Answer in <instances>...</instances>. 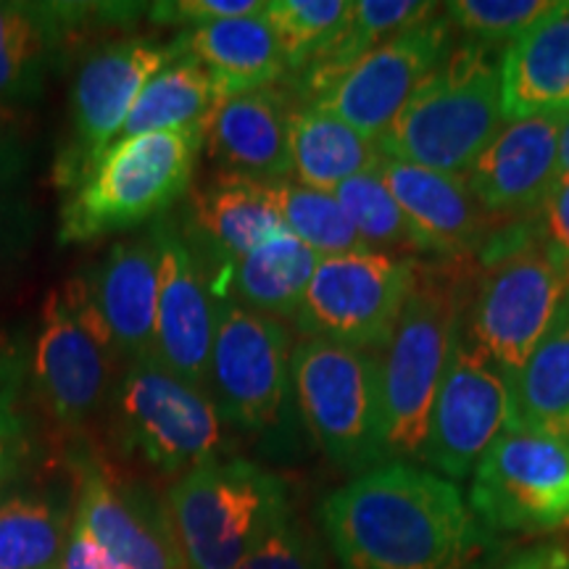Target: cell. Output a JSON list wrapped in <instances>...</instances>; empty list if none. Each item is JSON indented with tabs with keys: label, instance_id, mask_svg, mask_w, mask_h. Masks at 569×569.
Masks as SVG:
<instances>
[{
	"label": "cell",
	"instance_id": "34",
	"mask_svg": "<svg viewBox=\"0 0 569 569\" xmlns=\"http://www.w3.org/2000/svg\"><path fill=\"white\" fill-rule=\"evenodd\" d=\"M557 0H453L446 17L461 40L503 51L543 19Z\"/></svg>",
	"mask_w": 569,
	"mask_h": 569
},
{
	"label": "cell",
	"instance_id": "35",
	"mask_svg": "<svg viewBox=\"0 0 569 569\" xmlns=\"http://www.w3.org/2000/svg\"><path fill=\"white\" fill-rule=\"evenodd\" d=\"M238 569H330L319 538L296 511Z\"/></svg>",
	"mask_w": 569,
	"mask_h": 569
},
{
	"label": "cell",
	"instance_id": "13",
	"mask_svg": "<svg viewBox=\"0 0 569 569\" xmlns=\"http://www.w3.org/2000/svg\"><path fill=\"white\" fill-rule=\"evenodd\" d=\"M509 427H517V419L507 375L461 322L430 411L422 461L440 478L459 482L472 475L482 453Z\"/></svg>",
	"mask_w": 569,
	"mask_h": 569
},
{
	"label": "cell",
	"instance_id": "17",
	"mask_svg": "<svg viewBox=\"0 0 569 569\" xmlns=\"http://www.w3.org/2000/svg\"><path fill=\"white\" fill-rule=\"evenodd\" d=\"M159 238V303L153 356L193 388H209V361L217 332V298L209 274L184 243L174 213L151 222ZM209 393V390H206Z\"/></svg>",
	"mask_w": 569,
	"mask_h": 569
},
{
	"label": "cell",
	"instance_id": "43",
	"mask_svg": "<svg viewBox=\"0 0 569 569\" xmlns=\"http://www.w3.org/2000/svg\"><path fill=\"white\" fill-rule=\"evenodd\" d=\"M501 569H569V551L565 546H538V549L519 553Z\"/></svg>",
	"mask_w": 569,
	"mask_h": 569
},
{
	"label": "cell",
	"instance_id": "36",
	"mask_svg": "<svg viewBox=\"0 0 569 569\" xmlns=\"http://www.w3.org/2000/svg\"><path fill=\"white\" fill-rule=\"evenodd\" d=\"M40 232V211L19 190V184H0V280L32 251Z\"/></svg>",
	"mask_w": 569,
	"mask_h": 569
},
{
	"label": "cell",
	"instance_id": "40",
	"mask_svg": "<svg viewBox=\"0 0 569 569\" xmlns=\"http://www.w3.org/2000/svg\"><path fill=\"white\" fill-rule=\"evenodd\" d=\"M532 230L569 267V180L557 182L532 213Z\"/></svg>",
	"mask_w": 569,
	"mask_h": 569
},
{
	"label": "cell",
	"instance_id": "14",
	"mask_svg": "<svg viewBox=\"0 0 569 569\" xmlns=\"http://www.w3.org/2000/svg\"><path fill=\"white\" fill-rule=\"evenodd\" d=\"M453 40L457 32L440 6L432 17L417 21L415 27L356 59L351 67L332 77L311 103L336 113L367 138L380 140L443 61Z\"/></svg>",
	"mask_w": 569,
	"mask_h": 569
},
{
	"label": "cell",
	"instance_id": "21",
	"mask_svg": "<svg viewBox=\"0 0 569 569\" xmlns=\"http://www.w3.org/2000/svg\"><path fill=\"white\" fill-rule=\"evenodd\" d=\"M298 106L296 92L282 84L222 98L203 132L217 172L256 182L290 180V127Z\"/></svg>",
	"mask_w": 569,
	"mask_h": 569
},
{
	"label": "cell",
	"instance_id": "16",
	"mask_svg": "<svg viewBox=\"0 0 569 569\" xmlns=\"http://www.w3.org/2000/svg\"><path fill=\"white\" fill-rule=\"evenodd\" d=\"M74 525L124 569H188L167 496L122 478L96 459L77 465Z\"/></svg>",
	"mask_w": 569,
	"mask_h": 569
},
{
	"label": "cell",
	"instance_id": "5",
	"mask_svg": "<svg viewBox=\"0 0 569 569\" xmlns=\"http://www.w3.org/2000/svg\"><path fill=\"white\" fill-rule=\"evenodd\" d=\"M206 127L119 138L98 156L59 211V243L134 230L169 213L196 182Z\"/></svg>",
	"mask_w": 569,
	"mask_h": 569
},
{
	"label": "cell",
	"instance_id": "11",
	"mask_svg": "<svg viewBox=\"0 0 569 569\" xmlns=\"http://www.w3.org/2000/svg\"><path fill=\"white\" fill-rule=\"evenodd\" d=\"M180 56L177 42L142 34L119 38L88 53L69 92V132L53 163L59 190H74L106 148L122 138L142 88Z\"/></svg>",
	"mask_w": 569,
	"mask_h": 569
},
{
	"label": "cell",
	"instance_id": "26",
	"mask_svg": "<svg viewBox=\"0 0 569 569\" xmlns=\"http://www.w3.org/2000/svg\"><path fill=\"white\" fill-rule=\"evenodd\" d=\"M71 17V6L0 0V103L40 101Z\"/></svg>",
	"mask_w": 569,
	"mask_h": 569
},
{
	"label": "cell",
	"instance_id": "15",
	"mask_svg": "<svg viewBox=\"0 0 569 569\" xmlns=\"http://www.w3.org/2000/svg\"><path fill=\"white\" fill-rule=\"evenodd\" d=\"M61 293L113 359L132 365L151 356L159 303V238L153 227L113 243L103 259L71 277Z\"/></svg>",
	"mask_w": 569,
	"mask_h": 569
},
{
	"label": "cell",
	"instance_id": "4",
	"mask_svg": "<svg viewBox=\"0 0 569 569\" xmlns=\"http://www.w3.org/2000/svg\"><path fill=\"white\" fill-rule=\"evenodd\" d=\"M501 53L478 42L453 40L443 61L377 140L382 156L465 177L507 124Z\"/></svg>",
	"mask_w": 569,
	"mask_h": 569
},
{
	"label": "cell",
	"instance_id": "44",
	"mask_svg": "<svg viewBox=\"0 0 569 569\" xmlns=\"http://www.w3.org/2000/svg\"><path fill=\"white\" fill-rule=\"evenodd\" d=\"M569 180V111L561 119L559 130V182Z\"/></svg>",
	"mask_w": 569,
	"mask_h": 569
},
{
	"label": "cell",
	"instance_id": "24",
	"mask_svg": "<svg viewBox=\"0 0 569 569\" xmlns=\"http://www.w3.org/2000/svg\"><path fill=\"white\" fill-rule=\"evenodd\" d=\"M174 42L180 53L203 63L217 84L219 98L267 88L288 77L280 40L269 27L264 11L182 27Z\"/></svg>",
	"mask_w": 569,
	"mask_h": 569
},
{
	"label": "cell",
	"instance_id": "19",
	"mask_svg": "<svg viewBox=\"0 0 569 569\" xmlns=\"http://www.w3.org/2000/svg\"><path fill=\"white\" fill-rule=\"evenodd\" d=\"M565 113L509 119L465 180L496 219H528L559 182V130Z\"/></svg>",
	"mask_w": 569,
	"mask_h": 569
},
{
	"label": "cell",
	"instance_id": "39",
	"mask_svg": "<svg viewBox=\"0 0 569 569\" xmlns=\"http://www.w3.org/2000/svg\"><path fill=\"white\" fill-rule=\"evenodd\" d=\"M24 382V356L13 340L0 336V440L24 438L19 393Z\"/></svg>",
	"mask_w": 569,
	"mask_h": 569
},
{
	"label": "cell",
	"instance_id": "22",
	"mask_svg": "<svg viewBox=\"0 0 569 569\" xmlns=\"http://www.w3.org/2000/svg\"><path fill=\"white\" fill-rule=\"evenodd\" d=\"M177 224L209 282L234 259L284 230L267 182L222 172L201 184L193 182Z\"/></svg>",
	"mask_w": 569,
	"mask_h": 569
},
{
	"label": "cell",
	"instance_id": "30",
	"mask_svg": "<svg viewBox=\"0 0 569 569\" xmlns=\"http://www.w3.org/2000/svg\"><path fill=\"white\" fill-rule=\"evenodd\" d=\"M219 101L222 98L203 63L193 56L180 53L161 71H156L151 82L142 88L122 138L180 130V127H206Z\"/></svg>",
	"mask_w": 569,
	"mask_h": 569
},
{
	"label": "cell",
	"instance_id": "32",
	"mask_svg": "<svg viewBox=\"0 0 569 569\" xmlns=\"http://www.w3.org/2000/svg\"><path fill=\"white\" fill-rule=\"evenodd\" d=\"M348 9L351 0H269L264 17L280 40L288 74L298 77L330 48Z\"/></svg>",
	"mask_w": 569,
	"mask_h": 569
},
{
	"label": "cell",
	"instance_id": "2",
	"mask_svg": "<svg viewBox=\"0 0 569 569\" xmlns=\"http://www.w3.org/2000/svg\"><path fill=\"white\" fill-rule=\"evenodd\" d=\"M472 274L475 259L417 261L393 336L377 353L388 461L422 467L430 411L465 322Z\"/></svg>",
	"mask_w": 569,
	"mask_h": 569
},
{
	"label": "cell",
	"instance_id": "6",
	"mask_svg": "<svg viewBox=\"0 0 569 569\" xmlns=\"http://www.w3.org/2000/svg\"><path fill=\"white\" fill-rule=\"evenodd\" d=\"M167 507L188 569H238L293 515L288 486L248 459H213L169 488Z\"/></svg>",
	"mask_w": 569,
	"mask_h": 569
},
{
	"label": "cell",
	"instance_id": "42",
	"mask_svg": "<svg viewBox=\"0 0 569 569\" xmlns=\"http://www.w3.org/2000/svg\"><path fill=\"white\" fill-rule=\"evenodd\" d=\"M27 459H30V446L24 438L0 440V490L19 482Z\"/></svg>",
	"mask_w": 569,
	"mask_h": 569
},
{
	"label": "cell",
	"instance_id": "9",
	"mask_svg": "<svg viewBox=\"0 0 569 569\" xmlns=\"http://www.w3.org/2000/svg\"><path fill=\"white\" fill-rule=\"evenodd\" d=\"M417 259L398 253L351 251L319 259L296 311L303 338L380 353L393 336L415 284Z\"/></svg>",
	"mask_w": 569,
	"mask_h": 569
},
{
	"label": "cell",
	"instance_id": "7",
	"mask_svg": "<svg viewBox=\"0 0 569 569\" xmlns=\"http://www.w3.org/2000/svg\"><path fill=\"white\" fill-rule=\"evenodd\" d=\"M290 390L311 438L332 465L365 475L386 465L380 356L303 338L290 356Z\"/></svg>",
	"mask_w": 569,
	"mask_h": 569
},
{
	"label": "cell",
	"instance_id": "1",
	"mask_svg": "<svg viewBox=\"0 0 569 569\" xmlns=\"http://www.w3.org/2000/svg\"><path fill=\"white\" fill-rule=\"evenodd\" d=\"M319 515L340 569H472L490 543L457 482L409 461L356 475Z\"/></svg>",
	"mask_w": 569,
	"mask_h": 569
},
{
	"label": "cell",
	"instance_id": "38",
	"mask_svg": "<svg viewBox=\"0 0 569 569\" xmlns=\"http://www.w3.org/2000/svg\"><path fill=\"white\" fill-rule=\"evenodd\" d=\"M32 124L17 106L0 103V184H19L32 163Z\"/></svg>",
	"mask_w": 569,
	"mask_h": 569
},
{
	"label": "cell",
	"instance_id": "33",
	"mask_svg": "<svg viewBox=\"0 0 569 569\" xmlns=\"http://www.w3.org/2000/svg\"><path fill=\"white\" fill-rule=\"evenodd\" d=\"M336 198L367 251L398 256L419 253L407 217L390 193L388 182L382 180L380 169L343 182L336 190Z\"/></svg>",
	"mask_w": 569,
	"mask_h": 569
},
{
	"label": "cell",
	"instance_id": "18",
	"mask_svg": "<svg viewBox=\"0 0 569 569\" xmlns=\"http://www.w3.org/2000/svg\"><path fill=\"white\" fill-rule=\"evenodd\" d=\"M117 359L53 290L42 306L32 380L42 409L61 427L88 422L117 386Z\"/></svg>",
	"mask_w": 569,
	"mask_h": 569
},
{
	"label": "cell",
	"instance_id": "37",
	"mask_svg": "<svg viewBox=\"0 0 569 569\" xmlns=\"http://www.w3.org/2000/svg\"><path fill=\"white\" fill-rule=\"evenodd\" d=\"M267 3L261 0H177V3L151 6V19L159 24H209V21L238 19L261 13Z\"/></svg>",
	"mask_w": 569,
	"mask_h": 569
},
{
	"label": "cell",
	"instance_id": "41",
	"mask_svg": "<svg viewBox=\"0 0 569 569\" xmlns=\"http://www.w3.org/2000/svg\"><path fill=\"white\" fill-rule=\"evenodd\" d=\"M61 569H124L119 561H113L109 553H106L101 546L92 540L88 532H84L80 525H74L71 519V532L67 553H63Z\"/></svg>",
	"mask_w": 569,
	"mask_h": 569
},
{
	"label": "cell",
	"instance_id": "10",
	"mask_svg": "<svg viewBox=\"0 0 569 569\" xmlns=\"http://www.w3.org/2000/svg\"><path fill=\"white\" fill-rule=\"evenodd\" d=\"M467 501L493 532L567 530L569 446L528 427H509L475 465Z\"/></svg>",
	"mask_w": 569,
	"mask_h": 569
},
{
	"label": "cell",
	"instance_id": "8",
	"mask_svg": "<svg viewBox=\"0 0 569 569\" xmlns=\"http://www.w3.org/2000/svg\"><path fill=\"white\" fill-rule=\"evenodd\" d=\"M113 440L163 475L222 459L224 432L211 396L169 372L156 356L127 365L111 393Z\"/></svg>",
	"mask_w": 569,
	"mask_h": 569
},
{
	"label": "cell",
	"instance_id": "12",
	"mask_svg": "<svg viewBox=\"0 0 569 569\" xmlns=\"http://www.w3.org/2000/svg\"><path fill=\"white\" fill-rule=\"evenodd\" d=\"M290 356L284 322L219 301L206 388L219 417L240 430L277 425L290 396Z\"/></svg>",
	"mask_w": 569,
	"mask_h": 569
},
{
	"label": "cell",
	"instance_id": "23",
	"mask_svg": "<svg viewBox=\"0 0 569 569\" xmlns=\"http://www.w3.org/2000/svg\"><path fill=\"white\" fill-rule=\"evenodd\" d=\"M501 88L507 122L569 111V0L503 48Z\"/></svg>",
	"mask_w": 569,
	"mask_h": 569
},
{
	"label": "cell",
	"instance_id": "27",
	"mask_svg": "<svg viewBox=\"0 0 569 569\" xmlns=\"http://www.w3.org/2000/svg\"><path fill=\"white\" fill-rule=\"evenodd\" d=\"M377 140L367 138L317 103L298 106L290 127V180L336 193L353 177L380 169Z\"/></svg>",
	"mask_w": 569,
	"mask_h": 569
},
{
	"label": "cell",
	"instance_id": "31",
	"mask_svg": "<svg viewBox=\"0 0 569 569\" xmlns=\"http://www.w3.org/2000/svg\"><path fill=\"white\" fill-rule=\"evenodd\" d=\"M267 190L284 230L301 240L309 251H315L319 259L367 251L336 193L306 188L293 180L267 182Z\"/></svg>",
	"mask_w": 569,
	"mask_h": 569
},
{
	"label": "cell",
	"instance_id": "20",
	"mask_svg": "<svg viewBox=\"0 0 569 569\" xmlns=\"http://www.w3.org/2000/svg\"><path fill=\"white\" fill-rule=\"evenodd\" d=\"M382 180L407 217L419 253L436 259H475L503 219L482 209L465 177L432 172L393 159H382Z\"/></svg>",
	"mask_w": 569,
	"mask_h": 569
},
{
	"label": "cell",
	"instance_id": "3",
	"mask_svg": "<svg viewBox=\"0 0 569 569\" xmlns=\"http://www.w3.org/2000/svg\"><path fill=\"white\" fill-rule=\"evenodd\" d=\"M569 298V267L532 230L503 224L475 256L465 327L509 386Z\"/></svg>",
	"mask_w": 569,
	"mask_h": 569
},
{
	"label": "cell",
	"instance_id": "28",
	"mask_svg": "<svg viewBox=\"0 0 569 569\" xmlns=\"http://www.w3.org/2000/svg\"><path fill=\"white\" fill-rule=\"evenodd\" d=\"M69 532L61 493L19 482L0 490V569H61Z\"/></svg>",
	"mask_w": 569,
	"mask_h": 569
},
{
	"label": "cell",
	"instance_id": "25",
	"mask_svg": "<svg viewBox=\"0 0 569 569\" xmlns=\"http://www.w3.org/2000/svg\"><path fill=\"white\" fill-rule=\"evenodd\" d=\"M317 264L319 256L282 230L224 267L213 277L211 293L217 301L293 322Z\"/></svg>",
	"mask_w": 569,
	"mask_h": 569
},
{
	"label": "cell",
	"instance_id": "29",
	"mask_svg": "<svg viewBox=\"0 0 569 569\" xmlns=\"http://www.w3.org/2000/svg\"><path fill=\"white\" fill-rule=\"evenodd\" d=\"M517 427L569 446V298L549 336L511 382Z\"/></svg>",
	"mask_w": 569,
	"mask_h": 569
}]
</instances>
